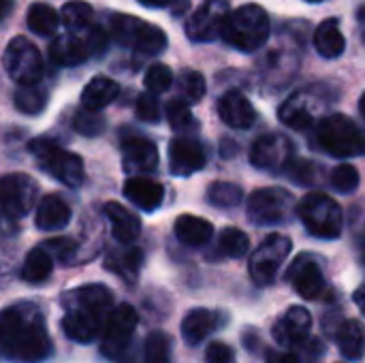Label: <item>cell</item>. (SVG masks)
Wrapping results in <instances>:
<instances>
[{
  "instance_id": "obj_1",
  "label": "cell",
  "mask_w": 365,
  "mask_h": 363,
  "mask_svg": "<svg viewBox=\"0 0 365 363\" xmlns=\"http://www.w3.org/2000/svg\"><path fill=\"white\" fill-rule=\"evenodd\" d=\"M53 353L41 310L17 304L0 310V355L13 363H43Z\"/></svg>"
},
{
  "instance_id": "obj_2",
  "label": "cell",
  "mask_w": 365,
  "mask_h": 363,
  "mask_svg": "<svg viewBox=\"0 0 365 363\" xmlns=\"http://www.w3.org/2000/svg\"><path fill=\"white\" fill-rule=\"evenodd\" d=\"M62 332L75 342H92L111 315L113 295L105 285H86L66 291L62 297Z\"/></svg>"
},
{
  "instance_id": "obj_3",
  "label": "cell",
  "mask_w": 365,
  "mask_h": 363,
  "mask_svg": "<svg viewBox=\"0 0 365 363\" xmlns=\"http://www.w3.org/2000/svg\"><path fill=\"white\" fill-rule=\"evenodd\" d=\"M220 36L240 51H257L269 39V15L259 4H244L229 13Z\"/></svg>"
},
{
  "instance_id": "obj_4",
  "label": "cell",
  "mask_w": 365,
  "mask_h": 363,
  "mask_svg": "<svg viewBox=\"0 0 365 363\" xmlns=\"http://www.w3.org/2000/svg\"><path fill=\"white\" fill-rule=\"evenodd\" d=\"M317 143L331 156L351 158L365 154L364 128L344 113L325 116L317 126Z\"/></svg>"
},
{
  "instance_id": "obj_5",
  "label": "cell",
  "mask_w": 365,
  "mask_h": 363,
  "mask_svg": "<svg viewBox=\"0 0 365 363\" xmlns=\"http://www.w3.org/2000/svg\"><path fill=\"white\" fill-rule=\"evenodd\" d=\"M28 150L34 154L38 167L56 178L60 184L68 188H79L83 184V163L75 152L64 150L53 139L38 137L28 143Z\"/></svg>"
},
{
  "instance_id": "obj_6",
  "label": "cell",
  "mask_w": 365,
  "mask_h": 363,
  "mask_svg": "<svg viewBox=\"0 0 365 363\" xmlns=\"http://www.w3.org/2000/svg\"><path fill=\"white\" fill-rule=\"evenodd\" d=\"M109 34L124 47H133L145 56H156L167 49V34L135 15L115 13L109 17Z\"/></svg>"
},
{
  "instance_id": "obj_7",
  "label": "cell",
  "mask_w": 365,
  "mask_h": 363,
  "mask_svg": "<svg viewBox=\"0 0 365 363\" xmlns=\"http://www.w3.org/2000/svg\"><path fill=\"white\" fill-rule=\"evenodd\" d=\"M297 216L314 237L336 240L342 233V208L325 193H308L297 203Z\"/></svg>"
},
{
  "instance_id": "obj_8",
  "label": "cell",
  "mask_w": 365,
  "mask_h": 363,
  "mask_svg": "<svg viewBox=\"0 0 365 363\" xmlns=\"http://www.w3.org/2000/svg\"><path fill=\"white\" fill-rule=\"evenodd\" d=\"M297 212V201L282 188H259L248 197L246 214L257 227H272L287 223Z\"/></svg>"
},
{
  "instance_id": "obj_9",
  "label": "cell",
  "mask_w": 365,
  "mask_h": 363,
  "mask_svg": "<svg viewBox=\"0 0 365 363\" xmlns=\"http://www.w3.org/2000/svg\"><path fill=\"white\" fill-rule=\"evenodd\" d=\"M2 64H4L6 75L19 86L38 83L45 71L41 51L26 36H15L9 41L4 56H2Z\"/></svg>"
},
{
  "instance_id": "obj_10",
  "label": "cell",
  "mask_w": 365,
  "mask_h": 363,
  "mask_svg": "<svg viewBox=\"0 0 365 363\" xmlns=\"http://www.w3.org/2000/svg\"><path fill=\"white\" fill-rule=\"evenodd\" d=\"M293 250V242L287 237V235H280V233H272L267 235L261 246L252 252L250 257V263H248V270H250V276L257 285H272L278 270L282 267V263L289 259Z\"/></svg>"
},
{
  "instance_id": "obj_11",
  "label": "cell",
  "mask_w": 365,
  "mask_h": 363,
  "mask_svg": "<svg viewBox=\"0 0 365 363\" xmlns=\"http://www.w3.org/2000/svg\"><path fill=\"white\" fill-rule=\"evenodd\" d=\"M36 182L26 173L0 175V214L17 220L24 218L36 201Z\"/></svg>"
},
{
  "instance_id": "obj_12",
  "label": "cell",
  "mask_w": 365,
  "mask_h": 363,
  "mask_svg": "<svg viewBox=\"0 0 365 363\" xmlns=\"http://www.w3.org/2000/svg\"><path fill=\"white\" fill-rule=\"evenodd\" d=\"M137 323H139V317L133 306L120 304L115 310H111V315L105 323V329H103L101 353L109 359L122 357L135 336Z\"/></svg>"
},
{
  "instance_id": "obj_13",
  "label": "cell",
  "mask_w": 365,
  "mask_h": 363,
  "mask_svg": "<svg viewBox=\"0 0 365 363\" xmlns=\"http://www.w3.org/2000/svg\"><path fill=\"white\" fill-rule=\"evenodd\" d=\"M231 9L227 0H205L186 21V36L195 43H207L222 34Z\"/></svg>"
},
{
  "instance_id": "obj_14",
  "label": "cell",
  "mask_w": 365,
  "mask_h": 363,
  "mask_svg": "<svg viewBox=\"0 0 365 363\" xmlns=\"http://www.w3.org/2000/svg\"><path fill=\"white\" fill-rule=\"evenodd\" d=\"M293 160V143L280 133H269L259 137L250 150V163L263 171H284Z\"/></svg>"
},
{
  "instance_id": "obj_15",
  "label": "cell",
  "mask_w": 365,
  "mask_h": 363,
  "mask_svg": "<svg viewBox=\"0 0 365 363\" xmlns=\"http://www.w3.org/2000/svg\"><path fill=\"white\" fill-rule=\"evenodd\" d=\"M287 280L293 285V289L304 297V300H319L325 293V276L319 267V263L310 257L304 255L299 257L287 272Z\"/></svg>"
},
{
  "instance_id": "obj_16",
  "label": "cell",
  "mask_w": 365,
  "mask_h": 363,
  "mask_svg": "<svg viewBox=\"0 0 365 363\" xmlns=\"http://www.w3.org/2000/svg\"><path fill=\"white\" fill-rule=\"evenodd\" d=\"M205 150L197 139L178 137L169 143V169L173 175H190L205 167Z\"/></svg>"
},
{
  "instance_id": "obj_17",
  "label": "cell",
  "mask_w": 365,
  "mask_h": 363,
  "mask_svg": "<svg viewBox=\"0 0 365 363\" xmlns=\"http://www.w3.org/2000/svg\"><path fill=\"white\" fill-rule=\"evenodd\" d=\"M312 329V317L306 308L293 306L272 329L274 340L282 347H302Z\"/></svg>"
},
{
  "instance_id": "obj_18",
  "label": "cell",
  "mask_w": 365,
  "mask_h": 363,
  "mask_svg": "<svg viewBox=\"0 0 365 363\" xmlns=\"http://www.w3.org/2000/svg\"><path fill=\"white\" fill-rule=\"evenodd\" d=\"M122 156H124V169L128 173H135V175L152 173L158 167V150L145 137L124 139L122 141Z\"/></svg>"
},
{
  "instance_id": "obj_19",
  "label": "cell",
  "mask_w": 365,
  "mask_h": 363,
  "mask_svg": "<svg viewBox=\"0 0 365 363\" xmlns=\"http://www.w3.org/2000/svg\"><path fill=\"white\" fill-rule=\"evenodd\" d=\"M218 116L227 126L237 131L250 128L257 120V111L252 103L240 90H231L218 101Z\"/></svg>"
},
{
  "instance_id": "obj_20",
  "label": "cell",
  "mask_w": 365,
  "mask_h": 363,
  "mask_svg": "<svg viewBox=\"0 0 365 363\" xmlns=\"http://www.w3.org/2000/svg\"><path fill=\"white\" fill-rule=\"evenodd\" d=\"M124 197L143 212H154L165 199V188L160 182L148 175H130L124 182Z\"/></svg>"
},
{
  "instance_id": "obj_21",
  "label": "cell",
  "mask_w": 365,
  "mask_h": 363,
  "mask_svg": "<svg viewBox=\"0 0 365 363\" xmlns=\"http://www.w3.org/2000/svg\"><path fill=\"white\" fill-rule=\"evenodd\" d=\"M103 212H105V216H107V220L111 225V235H113L115 242L128 246V244H133L139 237L141 220L128 208H124L122 203L109 201V203H105Z\"/></svg>"
},
{
  "instance_id": "obj_22",
  "label": "cell",
  "mask_w": 365,
  "mask_h": 363,
  "mask_svg": "<svg viewBox=\"0 0 365 363\" xmlns=\"http://www.w3.org/2000/svg\"><path fill=\"white\" fill-rule=\"evenodd\" d=\"M141 265H143V250L137 246H130V244L128 246L122 244V246L109 250L107 259H105V270L118 274L126 285L137 282Z\"/></svg>"
},
{
  "instance_id": "obj_23",
  "label": "cell",
  "mask_w": 365,
  "mask_h": 363,
  "mask_svg": "<svg viewBox=\"0 0 365 363\" xmlns=\"http://www.w3.org/2000/svg\"><path fill=\"white\" fill-rule=\"evenodd\" d=\"M71 220L68 203L58 195H47L38 201L34 223L41 231H58L64 229Z\"/></svg>"
},
{
  "instance_id": "obj_24",
  "label": "cell",
  "mask_w": 365,
  "mask_h": 363,
  "mask_svg": "<svg viewBox=\"0 0 365 363\" xmlns=\"http://www.w3.org/2000/svg\"><path fill=\"white\" fill-rule=\"evenodd\" d=\"M218 323H220V317L212 310H205V308H195L190 310L184 321H182V338L186 344L190 347H197L201 344L214 329H218Z\"/></svg>"
},
{
  "instance_id": "obj_25",
  "label": "cell",
  "mask_w": 365,
  "mask_h": 363,
  "mask_svg": "<svg viewBox=\"0 0 365 363\" xmlns=\"http://www.w3.org/2000/svg\"><path fill=\"white\" fill-rule=\"evenodd\" d=\"M175 237L184 244V246H192V248H199V246H205L212 237H214V227L210 220L205 218H199V216H192V214H182L178 220H175Z\"/></svg>"
},
{
  "instance_id": "obj_26",
  "label": "cell",
  "mask_w": 365,
  "mask_h": 363,
  "mask_svg": "<svg viewBox=\"0 0 365 363\" xmlns=\"http://www.w3.org/2000/svg\"><path fill=\"white\" fill-rule=\"evenodd\" d=\"M118 96H120V86L113 79L105 77V75H96L83 88V92H81V105H83V109L101 111L107 105H111Z\"/></svg>"
},
{
  "instance_id": "obj_27",
  "label": "cell",
  "mask_w": 365,
  "mask_h": 363,
  "mask_svg": "<svg viewBox=\"0 0 365 363\" xmlns=\"http://www.w3.org/2000/svg\"><path fill=\"white\" fill-rule=\"evenodd\" d=\"M278 116L287 126H291L295 131H306V128H310L314 124V109L310 107L308 94H304V92H297V94L289 96L282 103Z\"/></svg>"
},
{
  "instance_id": "obj_28",
  "label": "cell",
  "mask_w": 365,
  "mask_h": 363,
  "mask_svg": "<svg viewBox=\"0 0 365 363\" xmlns=\"http://www.w3.org/2000/svg\"><path fill=\"white\" fill-rule=\"evenodd\" d=\"M49 58L58 66H79L88 58V49L83 45V39L79 36H56L49 45Z\"/></svg>"
},
{
  "instance_id": "obj_29",
  "label": "cell",
  "mask_w": 365,
  "mask_h": 363,
  "mask_svg": "<svg viewBox=\"0 0 365 363\" xmlns=\"http://www.w3.org/2000/svg\"><path fill=\"white\" fill-rule=\"evenodd\" d=\"M336 344L346 359H361L365 353V327L359 321H342L336 327Z\"/></svg>"
},
{
  "instance_id": "obj_30",
  "label": "cell",
  "mask_w": 365,
  "mask_h": 363,
  "mask_svg": "<svg viewBox=\"0 0 365 363\" xmlns=\"http://www.w3.org/2000/svg\"><path fill=\"white\" fill-rule=\"evenodd\" d=\"M314 47L323 58H338L346 49V39L336 19H325L314 30Z\"/></svg>"
},
{
  "instance_id": "obj_31",
  "label": "cell",
  "mask_w": 365,
  "mask_h": 363,
  "mask_svg": "<svg viewBox=\"0 0 365 363\" xmlns=\"http://www.w3.org/2000/svg\"><path fill=\"white\" fill-rule=\"evenodd\" d=\"M53 270V259L45 248H34L26 255L24 265H21V278L28 285H41L51 276Z\"/></svg>"
},
{
  "instance_id": "obj_32",
  "label": "cell",
  "mask_w": 365,
  "mask_h": 363,
  "mask_svg": "<svg viewBox=\"0 0 365 363\" xmlns=\"http://www.w3.org/2000/svg\"><path fill=\"white\" fill-rule=\"evenodd\" d=\"M26 24H28V28L34 34H38V36H51V34H56V30L60 26V17H58L56 9L51 4H47V2H34L28 9Z\"/></svg>"
},
{
  "instance_id": "obj_33",
  "label": "cell",
  "mask_w": 365,
  "mask_h": 363,
  "mask_svg": "<svg viewBox=\"0 0 365 363\" xmlns=\"http://www.w3.org/2000/svg\"><path fill=\"white\" fill-rule=\"evenodd\" d=\"M60 19L64 21V26L68 30L81 32V30H88L94 24V9H92V4H88L83 0H73V2H66L62 6Z\"/></svg>"
},
{
  "instance_id": "obj_34",
  "label": "cell",
  "mask_w": 365,
  "mask_h": 363,
  "mask_svg": "<svg viewBox=\"0 0 365 363\" xmlns=\"http://www.w3.org/2000/svg\"><path fill=\"white\" fill-rule=\"evenodd\" d=\"M47 105V90L38 83L34 86H21L15 92V107L26 116H36Z\"/></svg>"
},
{
  "instance_id": "obj_35",
  "label": "cell",
  "mask_w": 365,
  "mask_h": 363,
  "mask_svg": "<svg viewBox=\"0 0 365 363\" xmlns=\"http://www.w3.org/2000/svg\"><path fill=\"white\" fill-rule=\"evenodd\" d=\"M248 248H250V237L242 229H235V227L222 229L218 237V252L222 257L242 259L244 255H248Z\"/></svg>"
},
{
  "instance_id": "obj_36",
  "label": "cell",
  "mask_w": 365,
  "mask_h": 363,
  "mask_svg": "<svg viewBox=\"0 0 365 363\" xmlns=\"http://www.w3.org/2000/svg\"><path fill=\"white\" fill-rule=\"evenodd\" d=\"M244 199V193L237 184L231 182H214L207 188V201L216 208H235Z\"/></svg>"
},
{
  "instance_id": "obj_37",
  "label": "cell",
  "mask_w": 365,
  "mask_h": 363,
  "mask_svg": "<svg viewBox=\"0 0 365 363\" xmlns=\"http://www.w3.org/2000/svg\"><path fill=\"white\" fill-rule=\"evenodd\" d=\"M143 363H171V340L163 332H152L143 344Z\"/></svg>"
},
{
  "instance_id": "obj_38",
  "label": "cell",
  "mask_w": 365,
  "mask_h": 363,
  "mask_svg": "<svg viewBox=\"0 0 365 363\" xmlns=\"http://www.w3.org/2000/svg\"><path fill=\"white\" fill-rule=\"evenodd\" d=\"M205 79L197 71H182L178 77V92L184 103H199L205 96Z\"/></svg>"
},
{
  "instance_id": "obj_39",
  "label": "cell",
  "mask_w": 365,
  "mask_h": 363,
  "mask_svg": "<svg viewBox=\"0 0 365 363\" xmlns=\"http://www.w3.org/2000/svg\"><path fill=\"white\" fill-rule=\"evenodd\" d=\"M167 120H169L171 128L178 133H188V131L197 128V120H195L188 103H184L182 98H173L167 103Z\"/></svg>"
},
{
  "instance_id": "obj_40",
  "label": "cell",
  "mask_w": 365,
  "mask_h": 363,
  "mask_svg": "<svg viewBox=\"0 0 365 363\" xmlns=\"http://www.w3.org/2000/svg\"><path fill=\"white\" fill-rule=\"evenodd\" d=\"M284 173L293 184H299V186H314L319 180V167L304 158H293L284 167Z\"/></svg>"
},
{
  "instance_id": "obj_41",
  "label": "cell",
  "mask_w": 365,
  "mask_h": 363,
  "mask_svg": "<svg viewBox=\"0 0 365 363\" xmlns=\"http://www.w3.org/2000/svg\"><path fill=\"white\" fill-rule=\"evenodd\" d=\"M73 128L83 137H98L105 131V118L98 111L79 109L73 116Z\"/></svg>"
},
{
  "instance_id": "obj_42",
  "label": "cell",
  "mask_w": 365,
  "mask_h": 363,
  "mask_svg": "<svg viewBox=\"0 0 365 363\" xmlns=\"http://www.w3.org/2000/svg\"><path fill=\"white\" fill-rule=\"evenodd\" d=\"M143 83H145L148 92H152V94L167 92L171 88V83H173V73H171V68L167 64L156 62V64H152L148 68V73L143 77Z\"/></svg>"
},
{
  "instance_id": "obj_43",
  "label": "cell",
  "mask_w": 365,
  "mask_h": 363,
  "mask_svg": "<svg viewBox=\"0 0 365 363\" xmlns=\"http://www.w3.org/2000/svg\"><path fill=\"white\" fill-rule=\"evenodd\" d=\"M331 186L342 195L355 193L359 186V171L353 165H338L331 171Z\"/></svg>"
},
{
  "instance_id": "obj_44",
  "label": "cell",
  "mask_w": 365,
  "mask_h": 363,
  "mask_svg": "<svg viewBox=\"0 0 365 363\" xmlns=\"http://www.w3.org/2000/svg\"><path fill=\"white\" fill-rule=\"evenodd\" d=\"M135 111H137V118H139L141 122L156 124V122L160 120V103H158V96L152 94V92L139 94L137 105H135Z\"/></svg>"
},
{
  "instance_id": "obj_45",
  "label": "cell",
  "mask_w": 365,
  "mask_h": 363,
  "mask_svg": "<svg viewBox=\"0 0 365 363\" xmlns=\"http://www.w3.org/2000/svg\"><path fill=\"white\" fill-rule=\"evenodd\" d=\"M83 45L88 49V56H103L109 47V32L103 28V26H96L92 24L88 30H86V36H83Z\"/></svg>"
},
{
  "instance_id": "obj_46",
  "label": "cell",
  "mask_w": 365,
  "mask_h": 363,
  "mask_svg": "<svg viewBox=\"0 0 365 363\" xmlns=\"http://www.w3.org/2000/svg\"><path fill=\"white\" fill-rule=\"evenodd\" d=\"M45 250L53 257V259H60L62 263L71 261L75 250H77V244L68 237H56V240H49L45 244Z\"/></svg>"
},
{
  "instance_id": "obj_47",
  "label": "cell",
  "mask_w": 365,
  "mask_h": 363,
  "mask_svg": "<svg viewBox=\"0 0 365 363\" xmlns=\"http://www.w3.org/2000/svg\"><path fill=\"white\" fill-rule=\"evenodd\" d=\"M205 362L207 363H235V353L229 344L225 342H212L205 351Z\"/></svg>"
},
{
  "instance_id": "obj_48",
  "label": "cell",
  "mask_w": 365,
  "mask_h": 363,
  "mask_svg": "<svg viewBox=\"0 0 365 363\" xmlns=\"http://www.w3.org/2000/svg\"><path fill=\"white\" fill-rule=\"evenodd\" d=\"M302 347H304V362L306 363H317L325 353V347L321 340H308Z\"/></svg>"
},
{
  "instance_id": "obj_49",
  "label": "cell",
  "mask_w": 365,
  "mask_h": 363,
  "mask_svg": "<svg viewBox=\"0 0 365 363\" xmlns=\"http://www.w3.org/2000/svg\"><path fill=\"white\" fill-rule=\"evenodd\" d=\"M267 363H302V359L293 353H278V351H272L267 355Z\"/></svg>"
},
{
  "instance_id": "obj_50",
  "label": "cell",
  "mask_w": 365,
  "mask_h": 363,
  "mask_svg": "<svg viewBox=\"0 0 365 363\" xmlns=\"http://www.w3.org/2000/svg\"><path fill=\"white\" fill-rule=\"evenodd\" d=\"M171 13L173 15H184L190 6V0H171Z\"/></svg>"
},
{
  "instance_id": "obj_51",
  "label": "cell",
  "mask_w": 365,
  "mask_h": 363,
  "mask_svg": "<svg viewBox=\"0 0 365 363\" xmlns=\"http://www.w3.org/2000/svg\"><path fill=\"white\" fill-rule=\"evenodd\" d=\"M353 302L357 304V308L361 310L365 315V282L355 291V295H353Z\"/></svg>"
},
{
  "instance_id": "obj_52",
  "label": "cell",
  "mask_w": 365,
  "mask_h": 363,
  "mask_svg": "<svg viewBox=\"0 0 365 363\" xmlns=\"http://www.w3.org/2000/svg\"><path fill=\"white\" fill-rule=\"evenodd\" d=\"M13 6H15V0H0V21L13 11Z\"/></svg>"
},
{
  "instance_id": "obj_53",
  "label": "cell",
  "mask_w": 365,
  "mask_h": 363,
  "mask_svg": "<svg viewBox=\"0 0 365 363\" xmlns=\"http://www.w3.org/2000/svg\"><path fill=\"white\" fill-rule=\"evenodd\" d=\"M143 6H150V9H163V6H169L171 0H139Z\"/></svg>"
},
{
  "instance_id": "obj_54",
  "label": "cell",
  "mask_w": 365,
  "mask_h": 363,
  "mask_svg": "<svg viewBox=\"0 0 365 363\" xmlns=\"http://www.w3.org/2000/svg\"><path fill=\"white\" fill-rule=\"evenodd\" d=\"M359 109H361V116L365 118V92L364 96H361V101H359Z\"/></svg>"
},
{
  "instance_id": "obj_55",
  "label": "cell",
  "mask_w": 365,
  "mask_h": 363,
  "mask_svg": "<svg viewBox=\"0 0 365 363\" xmlns=\"http://www.w3.org/2000/svg\"><path fill=\"white\" fill-rule=\"evenodd\" d=\"M306 2H323V0H306Z\"/></svg>"
},
{
  "instance_id": "obj_56",
  "label": "cell",
  "mask_w": 365,
  "mask_h": 363,
  "mask_svg": "<svg viewBox=\"0 0 365 363\" xmlns=\"http://www.w3.org/2000/svg\"><path fill=\"white\" fill-rule=\"evenodd\" d=\"M364 261H365V248H364Z\"/></svg>"
}]
</instances>
